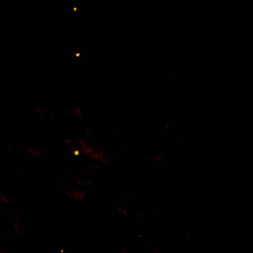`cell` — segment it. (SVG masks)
I'll use <instances>...</instances> for the list:
<instances>
[]
</instances>
